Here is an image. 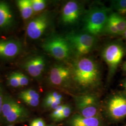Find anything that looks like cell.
Returning a JSON list of instances; mask_svg holds the SVG:
<instances>
[{
    "label": "cell",
    "mask_w": 126,
    "mask_h": 126,
    "mask_svg": "<svg viewBox=\"0 0 126 126\" xmlns=\"http://www.w3.org/2000/svg\"><path fill=\"white\" fill-rule=\"evenodd\" d=\"M72 79L83 89L94 88L99 85L100 72L97 63L90 58L82 57L72 64Z\"/></svg>",
    "instance_id": "cell-1"
},
{
    "label": "cell",
    "mask_w": 126,
    "mask_h": 126,
    "mask_svg": "<svg viewBox=\"0 0 126 126\" xmlns=\"http://www.w3.org/2000/svg\"><path fill=\"white\" fill-rule=\"evenodd\" d=\"M42 47L54 59L60 61L68 60L73 54L65 37L57 34L48 37L44 42Z\"/></svg>",
    "instance_id": "cell-2"
},
{
    "label": "cell",
    "mask_w": 126,
    "mask_h": 126,
    "mask_svg": "<svg viewBox=\"0 0 126 126\" xmlns=\"http://www.w3.org/2000/svg\"><path fill=\"white\" fill-rule=\"evenodd\" d=\"M0 116L7 123H14L25 121L29 117V112L12 97L5 94Z\"/></svg>",
    "instance_id": "cell-3"
},
{
    "label": "cell",
    "mask_w": 126,
    "mask_h": 126,
    "mask_svg": "<svg viewBox=\"0 0 126 126\" xmlns=\"http://www.w3.org/2000/svg\"><path fill=\"white\" fill-rule=\"evenodd\" d=\"M108 16V12L106 9L98 7L92 9L84 16V30L94 36L100 34L103 32Z\"/></svg>",
    "instance_id": "cell-4"
},
{
    "label": "cell",
    "mask_w": 126,
    "mask_h": 126,
    "mask_svg": "<svg viewBox=\"0 0 126 126\" xmlns=\"http://www.w3.org/2000/svg\"><path fill=\"white\" fill-rule=\"evenodd\" d=\"M64 37L71 47L73 54L78 57L88 54L95 44L94 36L87 33L72 32Z\"/></svg>",
    "instance_id": "cell-5"
},
{
    "label": "cell",
    "mask_w": 126,
    "mask_h": 126,
    "mask_svg": "<svg viewBox=\"0 0 126 126\" xmlns=\"http://www.w3.org/2000/svg\"><path fill=\"white\" fill-rule=\"evenodd\" d=\"M75 105L79 113L83 117H99L100 105L97 96L93 94H85L76 96Z\"/></svg>",
    "instance_id": "cell-6"
},
{
    "label": "cell",
    "mask_w": 126,
    "mask_h": 126,
    "mask_svg": "<svg viewBox=\"0 0 126 126\" xmlns=\"http://www.w3.org/2000/svg\"><path fill=\"white\" fill-rule=\"evenodd\" d=\"M124 54V48L119 44L112 43L104 48L102 57L108 66L110 76H113Z\"/></svg>",
    "instance_id": "cell-7"
},
{
    "label": "cell",
    "mask_w": 126,
    "mask_h": 126,
    "mask_svg": "<svg viewBox=\"0 0 126 126\" xmlns=\"http://www.w3.org/2000/svg\"><path fill=\"white\" fill-rule=\"evenodd\" d=\"M50 23L49 14L44 12L32 19L27 27L28 36L32 39H37L44 34Z\"/></svg>",
    "instance_id": "cell-8"
},
{
    "label": "cell",
    "mask_w": 126,
    "mask_h": 126,
    "mask_svg": "<svg viewBox=\"0 0 126 126\" xmlns=\"http://www.w3.org/2000/svg\"><path fill=\"white\" fill-rule=\"evenodd\" d=\"M107 114L111 119L121 120L126 117V96L121 94L113 96L106 106Z\"/></svg>",
    "instance_id": "cell-9"
},
{
    "label": "cell",
    "mask_w": 126,
    "mask_h": 126,
    "mask_svg": "<svg viewBox=\"0 0 126 126\" xmlns=\"http://www.w3.org/2000/svg\"><path fill=\"white\" fill-rule=\"evenodd\" d=\"M72 78V69L66 65L56 64L50 69L49 81L53 86H66Z\"/></svg>",
    "instance_id": "cell-10"
},
{
    "label": "cell",
    "mask_w": 126,
    "mask_h": 126,
    "mask_svg": "<svg viewBox=\"0 0 126 126\" xmlns=\"http://www.w3.org/2000/svg\"><path fill=\"white\" fill-rule=\"evenodd\" d=\"M81 14V8L75 1H69L63 7L61 13V21L65 25H72L79 20Z\"/></svg>",
    "instance_id": "cell-11"
},
{
    "label": "cell",
    "mask_w": 126,
    "mask_h": 126,
    "mask_svg": "<svg viewBox=\"0 0 126 126\" xmlns=\"http://www.w3.org/2000/svg\"><path fill=\"white\" fill-rule=\"evenodd\" d=\"M21 43L16 40H0V58L11 59L16 58L21 51Z\"/></svg>",
    "instance_id": "cell-12"
},
{
    "label": "cell",
    "mask_w": 126,
    "mask_h": 126,
    "mask_svg": "<svg viewBox=\"0 0 126 126\" xmlns=\"http://www.w3.org/2000/svg\"><path fill=\"white\" fill-rule=\"evenodd\" d=\"M23 66L31 76L38 79L41 77L45 70V59L43 56H35L28 59Z\"/></svg>",
    "instance_id": "cell-13"
},
{
    "label": "cell",
    "mask_w": 126,
    "mask_h": 126,
    "mask_svg": "<svg viewBox=\"0 0 126 126\" xmlns=\"http://www.w3.org/2000/svg\"><path fill=\"white\" fill-rule=\"evenodd\" d=\"M70 126H103V122L99 117H83L79 113L74 114L68 120Z\"/></svg>",
    "instance_id": "cell-14"
},
{
    "label": "cell",
    "mask_w": 126,
    "mask_h": 126,
    "mask_svg": "<svg viewBox=\"0 0 126 126\" xmlns=\"http://www.w3.org/2000/svg\"><path fill=\"white\" fill-rule=\"evenodd\" d=\"M13 14L9 4L0 1V30L11 27L14 23Z\"/></svg>",
    "instance_id": "cell-15"
},
{
    "label": "cell",
    "mask_w": 126,
    "mask_h": 126,
    "mask_svg": "<svg viewBox=\"0 0 126 126\" xmlns=\"http://www.w3.org/2000/svg\"><path fill=\"white\" fill-rule=\"evenodd\" d=\"M16 3L23 19L28 20L32 17L34 11L31 0H18Z\"/></svg>",
    "instance_id": "cell-16"
},
{
    "label": "cell",
    "mask_w": 126,
    "mask_h": 126,
    "mask_svg": "<svg viewBox=\"0 0 126 126\" xmlns=\"http://www.w3.org/2000/svg\"><path fill=\"white\" fill-rule=\"evenodd\" d=\"M117 29L120 35H123L126 29V19L119 14L112 13L108 16Z\"/></svg>",
    "instance_id": "cell-17"
},
{
    "label": "cell",
    "mask_w": 126,
    "mask_h": 126,
    "mask_svg": "<svg viewBox=\"0 0 126 126\" xmlns=\"http://www.w3.org/2000/svg\"><path fill=\"white\" fill-rule=\"evenodd\" d=\"M103 32H106V33L108 34L112 35H120L113 22L109 19V17L105 24Z\"/></svg>",
    "instance_id": "cell-18"
},
{
    "label": "cell",
    "mask_w": 126,
    "mask_h": 126,
    "mask_svg": "<svg viewBox=\"0 0 126 126\" xmlns=\"http://www.w3.org/2000/svg\"><path fill=\"white\" fill-rule=\"evenodd\" d=\"M32 7L34 13L39 12L45 9L47 2L44 0H31Z\"/></svg>",
    "instance_id": "cell-19"
},
{
    "label": "cell",
    "mask_w": 126,
    "mask_h": 126,
    "mask_svg": "<svg viewBox=\"0 0 126 126\" xmlns=\"http://www.w3.org/2000/svg\"><path fill=\"white\" fill-rule=\"evenodd\" d=\"M111 7L120 13L126 10V0H113L111 1Z\"/></svg>",
    "instance_id": "cell-20"
},
{
    "label": "cell",
    "mask_w": 126,
    "mask_h": 126,
    "mask_svg": "<svg viewBox=\"0 0 126 126\" xmlns=\"http://www.w3.org/2000/svg\"><path fill=\"white\" fill-rule=\"evenodd\" d=\"M72 112V108L69 105H64L63 110L57 119L56 122H59L63 121L70 116Z\"/></svg>",
    "instance_id": "cell-21"
},
{
    "label": "cell",
    "mask_w": 126,
    "mask_h": 126,
    "mask_svg": "<svg viewBox=\"0 0 126 126\" xmlns=\"http://www.w3.org/2000/svg\"><path fill=\"white\" fill-rule=\"evenodd\" d=\"M18 97L19 98L23 100L24 102H25L28 105L32 107H36L39 103V99L32 98L29 97L23 96V95H19Z\"/></svg>",
    "instance_id": "cell-22"
},
{
    "label": "cell",
    "mask_w": 126,
    "mask_h": 126,
    "mask_svg": "<svg viewBox=\"0 0 126 126\" xmlns=\"http://www.w3.org/2000/svg\"><path fill=\"white\" fill-rule=\"evenodd\" d=\"M8 81L9 85L12 87H18L20 86L16 72H13L9 75L8 79Z\"/></svg>",
    "instance_id": "cell-23"
},
{
    "label": "cell",
    "mask_w": 126,
    "mask_h": 126,
    "mask_svg": "<svg viewBox=\"0 0 126 126\" xmlns=\"http://www.w3.org/2000/svg\"><path fill=\"white\" fill-rule=\"evenodd\" d=\"M19 95L29 97L32 98L39 99V94L35 90L27 89L21 91Z\"/></svg>",
    "instance_id": "cell-24"
},
{
    "label": "cell",
    "mask_w": 126,
    "mask_h": 126,
    "mask_svg": "<svg viewBox=\"0 0 126 126\" xmlns=\"http://www.w3.org/2000/svg\"><path fill=\"white\" fill-rule=\"evenodd\" d=\"M16 75L18 78L20 86H26L29 83V79L28 77L20 72H16Z\"/></svg>",
    "instance_id": "cell-25"
},
{
    "label": "cell",
    "mask_w": 126,
    "mask_h": 126,
    "mask_svg": "<svg viewBox=\"0 0 126 126\" xmlns=\"http://www.w3.org/2000/svg\"><path fill=\"white\" fill-rule=\"evenodd\" d=\"M55 100L53 97L52 95L51 94V93L48 94L46 96V97L44 100L43 105L45 108H49L50 105Z\"/></svg>",
    "instance_id": "cell-26"
},
{
    "label": "cell",
    "mask_w": 126,
    "mask_h": 126,
    "mask_svg": "<svg viewBox=\"0 0 126 126\" xmlns=\"http://www.w3.org/2000/svg\"><path fill=\"white\" fill-rule=\"evenodd\" d=\"M63 107V105H60L58 108L54 110L52 113L50 114V117L53 121L56 122L57 119L59 116L62 112Z\"/></svg>",
    "instance_id": "cell-27"
},
{
    "label": "cell",
    "mask_w": 126,
    "mask_h": 126,
    "mask_svg": "<svg viewBox=\"0 0 126 126\" xmlns=\"http://www.w3.org/2000/svg\"><path fill=\"white\" fill-rule=\"evenodd\" d=\"M30 126H45V122L41 118H37L32 121Z\"/></svg>",
    "instance_id": "cell-28"
},
{
    "label": "cell",
    "mask_w": 126,
    "mask_h": 126,
    "mask_svg": "<svg viewBox=\"0 0 126 126\" xmlns=\"http://www.w3.org/2000/svg\"><path fill=\"white\" fill-rule=\"evenodd\" d=\"M4 92L3 89L1 86L0 85V116H1V110L2 108V106L3 103V100H4Z\"/></svg>",
    "instance_id": "cell-29"
},
{
    "label": "cell",
    "mask_w": 126,
    "mask_h": 126,
    "mask_svg": "<svg viewBox=\"0 0 126 126\" xmlns=\"http://www.w3.org/2000/svg\"><path fill=\"white\" fill-rule=\"evenodd\" d=\"M123 36L124 37V38L126 39V29L125 31L124 32L123 34Z\"/></svg>",
    "instance_id": "cell-30"
},
{
    "label": "cell",
    "mask_w": 126,
    "mask_h": 126,
    "mask_svg": "<svg viewBox=\"0 0 126 126\" xmlns=\"http://www.w3.org/2000/svg\"><path fill=\"white\" fill-rule=\"evenodd\" d=\"M123 69L126 72V62L124 64V65H123Z\"/></svg>",
    "instance_id": "cell-31"
},
{
    "label": "cell",
    "mask_w": 126,
    "mask_h": 126,
    "mask_svg": "<svg viewBox=\"0 0 126 126\" xmlns=\"http://www.w3.org/2000/svg\"><path fill=\"white\" fill-rule=\"evenodd\" d=\"M120 13L126 14V10H123V11H121V12H120Z\"/></svg>",
    "instance_id": "cell-32"
},
{
    "label": "cell",
    "mask_w": 126,
    "mask_h": 126,
    "mask_svg": "<svg viewBox=\"0 0 126 126\" xmlns=\"http://www.w3.org/2000/svg\"><path fill=\"white\" fill-rule=\"evenodd\" d=\"M124 88L126 91V81L125 82V83L124 84Z\"/></svg>",
    "instance_id": "cell-33"
},
{
    "label": "cell",
    "mask_w": 126,
    "mask_h": 126,
    "mask_svg": "<svg viewBox=\"0 0 126 126\" xmlns=\"http://www.w3.org/2000/svg\"><path fill=\"white\" fill-rule=\"evenodd\" d=\"M12 126V125H10V126Z\"/></svg>",
    "instance_id": "cell-34"
},
{
    "label": "cell",
    "mask_w": 126,
    "mask_h": 126,
    "mask_svg": "<svg viewBox=\"0 0 126 126\" xmlns=\"http://www.w3.org/2000/svg\"></svg>",
    "instance_id": "cell-35"
}]
</instances>
